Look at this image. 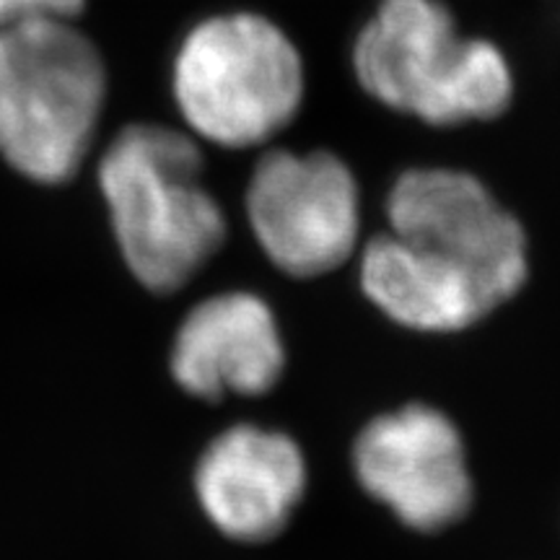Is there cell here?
<instances>
[{
	"label": "cell",
	"mask_w": 560,
	"mask_h": 560,
	"mask_svg": "<svg viewBox=\"0 0 560 560\" xmlns=\"http://www.w3.org/2000/svg\"><path fill=\"white\" fill-rule=\"evenodd\" d=\"M200 174L195 138L166 125H130L104 153L100 187L112 229L145 289H182L223 247L226 219Z\"/></svg>",
	"instance_id": "1"
},
{
	"label": "cell",
	"mask_w": 560,
	"mask_h": 560,
	"mask_svg": "<svg viewBox=\"0 0 560 560\" xmlns=\"http://www.w3.org/2000/svg\"><path fill=\"white\" fill-rule=\"evenodd\" d=\"M353 68L384 107L439 128L495 120L514 100L506 55L465 37L439 0H382L355 39Z\"/></svg>",
	"instance_id": "2"
},
{
	"label": "cell",
	"mask_w": 560,
	"mask_h": 560,
	"mask_svg": "<svg viewBox=\"0 0 560 560\" xmlns=\"http://www.w3.org/2000/svg\"><path fill=\"white\" fill-rule=\"evenodd\" d=\"M107 100L102 55L70 19L0 26V156L42 185L79 172Z\"/></svg>",
	"instance_id": "3"
},
{
	"label": "cell",
	"mask_w": 560,
	"mask_h": 560,
	"mask_svg": "<svg viewBox=\"0 0 560 560\" xmlns=\"http://www.w3.org/2000/svg\"><path fill=\"white\" fill-rule=\"evenodd\" d=\"M172 89L200 140L223 149L268 143L304 100V62L293 42L257 13L200 21L179 45Z\"/></svg>",
	"instance_id": "4"
},
{
	"label": "cell",
	"mask_w": 560,
	"mask_h": 560,
	"mask_svg": "<svg viewBox=\"0 0 560 560\" xmlns=\"http://www.w3.org/2000/svg\"><path fill=\"white\" fill-rule=\"evenodd\" d=\"M247 219L278 270L325 276L359 247V185L335 153L268 151L249 179Z\"/></svg>",
	"instance_id": "5"
},
{
	"label": "cell",
	"mask_w": 560,
	"mask_h": 560,
	"mask_svg": "<svg viewBox=\"0 0 560 560\" xmlns=\"http://www.w3.org/2000/svg\"><path fill=\"white\" fill-rule=\"evenodd\" d=\"M389 234L472 272L501 304L529 276L527 234L478 177L457 170H410L387 198Z\"/></svg>",
	"instance_id": "6"
},
{
	"label": "cell",
	"mask_w": 560,
	"mask_h": 560,
	"mask_svg": "<svg viewBox=\"0 0 560 560\" xmlns=\"http://www.w3.org/2000/svg\"><path fill=\"white\" fill-rule=\"evenodd\" d=\"M355 478L410 529L439 532L470 511L472 478L457 425L429 405L374 418L353 446Z\"/></svg>",
	"instance_id": "7"
},
{
	"label": "cell",
	"mask_w": 560,
	"mask_h": 560,
	"mask_svg": "<svg viewBox=\"0 0 560 560\" xmlns=\"http://www.w3.org/2000/svg\"><path fill=\"white\" fill-rule=\"evenodd\" d=\"M306 459L280 431L234 425L208 444L195 493L219 532L236 542H268L289 527L304 499Z\"/></svg>",
	"instance_id": "8"
},
{
	"label": "cell",
	"mask_w": 560,
	"mask_h": 560,
	"mask_svg": "<svg viewBox=\"0 0 560 560\" xmlns=\"http://www.w3.org/2000/svg\"><path fill=\"white\" fill-rule=\"evenodd\" d=\"M283 366L276 314L247 291L200 301L179 325L172 348L174 380L200 400L265 395L276 387Z\"/></svg>",
	"instance_id": "9"
},
{
	"label": "cell",
	"mask_w": 560,
	"mask_h": 560,
	"mask_svg": "<svg viewBox=\"0 0 560 560\" xmlns=\"http://www.w3.org/2000/svg\"><path fill=\"white\" fill-rule=\"evenodd\" d=\"M361 289L376 310L418 332H457L501 306L472 272L384 234L361 255Z\"/></svg>",
	"instance_id": "10"
},
{
	"label": "cell",
	"mask_w": 560,
	"mask_h": 560,
	"mask_svg": "<svg viewBox=\"0 0 560 560\" xmlns=\"http://www.w3.org/2000/svg\"><path fill=\"white\" fill-rule=\"evenodd\" d=\"M83 9V0H0V26L34 19H70Z\"/></svg>",
	"instance_id": "11"
}]
</instances>
